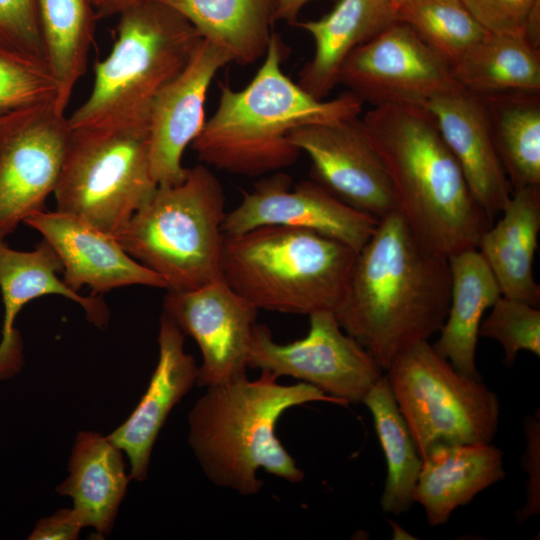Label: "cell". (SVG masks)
I'll return each mask as SVG.
<instances>
[{
  "mask_svg": "<svg viewBox=\"0 0 540 540\" xmlns=\"http://www.w3.org/2000/svg\"><path fill=\"white\" fill-rule=\"evenodd\" d=\"M450 289L448 257L422 241L394 211L379 219L357 253L334 315L385 372L403 352L440 331Z\"/></svg>",
  "mask_w": 540,
  "mask_h": 540,
  "instance_id": "1",
  "label": "cell"
},
{
  "mask_svg": "<svg viewBox=\"0 0 540 540\" xmlns=\"http://www.w3.org/2000/svg\"><path fill=\"white\" fill-rule=\"evenodd\" d=\"M360 118L388 172L396 211L411 230L446 257L477 249L492 221L474 199L430 113L381 105Z\"/></svg>",
  "mask_w": 540,
  "mask_h": 540,
  "instance_id": "2",
  "label": "cell"
},
{
  "mask_svg": "<svg viewBox=\"0 0 540 540\" xmlns=\"http://www.w3.org/2000/svg\"><path fill=\"white\" fill-rule=\"evenodd\" d=\"M286 48L272 33L263 63L246 87L220 86L212 116L191 143L206 165L243 176H260L296 163L301 152L290 143L296 128L360 115L363 102L347 91L317 99L282 70Z\"/></svg>",
  "mask_w": 540,
  "mask_h": 540,
  "instance_id": "3",
  "label": "cell"
},
{
  "mask_svg": "<svg viewBox=\"0 0 540 540\" xmlns=\"http://www.w3.org/2000/svg\"><path fill=\"white\" fill-rule=\"evenodd\" d=\"M278 376L261 371L206 387L188 415V442L204 474L216 486L242 496L257 494L263 482L260 468L291 483L304 472L275 434L288 409L310 402L344 404L313 385H282Z\"/></svg>",
  "mask_w": 540,
  "mask_h": 540,
  "instance_id": "4",
  "label": "cell"
},
{
  "mask_svg": "<svg viewBox=\"0 0 540 540\" xmlns=\"http://www.w3.org/2000/svg\"><path fill=\"white\" fill-rule=\"evenodd\" d=\"M358 252L323 234L260 226L224 234L222 278L258 311L334 312Z\"/></svg>",
  "mask_w": 540,
  "mask_h": 540,
  "instance_id": "5",
  "label": "cell"
},
{
  "mask_svg": "<svg viewBox=\"0 0 540 540\" xmlns=\"http://www.w3.org/2000/svg\"><path fill=\"white\" fill-rule=\"evenodd\" d=\"M118 15L117 38L95 64L90 95L68 117L72 129L148 126L155 97L202 39L183 16L153 0H136Z\"/></svg>",
  "mask_w": 540,
  "mask_h": 540,
  "instance_id": "6",
  "label": "cell"
},
{
  "mask_svg": "<svg viewBox=\"0 0 540 540\" xmlns=\"http://www.w3.org/2000/svg\"><path fill=\"white\" fill-rule=\"evenodd\" d=\"M223 187L203 164L177 184L158 185L114 234L135 260L159 274L167 290L187 291L222 278Z\"/></svg>",
  "mask_w": 540,
  "mask_h": 540,
  "instance_id": "7",
  "label": "cell"
},
{
  "mask_svg": "<svg viewBox=\"0 0 540 540\" xmlns=\"http://www.w3.org/2000/svg\"><path fill=\"white\" fill-rule=\"evenodd\" d=\"M157 187L148 126L71 128L53 192L57 211L114 235Z\"/></svg>",
  "mask_w": 540,
  "mask_h": 540,
  "instance_id": "8",
  "label": "cell"
},
{
  "mask_svg": "<svg viewBox=\"0 0 540 540\" xmlns=\"http://www.w3.org/2000/svg\"><path fill=\"white\" fill-rule=\"evenodd\" d=\"M385 373L421 459L438 443L492 442L500 419L497 394L429 341L403 352Z\"/></svg>",
  "mask_w": 540,
  "mask_h": 540,
  "instance_id": "9",
  "label": "cell"
},
{
  "mask_svg": "<svg viewBox=\"0 0 540 540\" xmlns=\"http://www.w3.org/2000/svg\"><path fill=\"white\" fill-rule=\"evenodd\" d=\"M70 134L68 117L52 101L0 114V241L45 210Z\"/></svg>",
  "mask_w": 540,
  "mask_h": 540,
  "instance_id": "10",
  "label": "cell"
},
{
  "mask_svg": "<svg viewBox=\"0 0 540 540\" xmlns=\"http://www.w3.org/2000/svg\"><path fill=\"white\" fill-rule=\"evenodd\" d=\"M307 335L280 344L264 324H255L248 367L289 376L315 386L344 406L362 403L383 371L371 355L339 325L334 312L309 315Z\"/></svg>",
  "mask_w": 540,
  "mask_h": 540,
  "instance_id": "11",
  "label": "cell"
},
{
  "mask_svg": "<svg viewBox=\"0 0 540 540\" xmlns=\"http://www.w3.org/2000/svg\"><path fill=\"white\" fill-rule=\"evenodd\" d=\"M338 84L372 107L425 108L433 98L461 88L451 65L399 21L349 55L340 69Z\"/></svg>",
  "mask_w": 540,
  "mask_h": 540,
  "instance_id": "12",
  "label": "cell"
},
{
  "mask_svg": "<svg viewBox=\"0 0 540 540\" xmlns=\"http://www.w3.org/2000/svg\"><path fill=\"white\" fill-rule=\"evenodd\" d=\"M289 141L309 157L312 179L345 203L378 219L396 211L388 172L359 115L298 127Z\"/></svg>",
  "mask_w": 540,
  "mask_h": 540,
  "instance_id": "13",
  "label": "cell"
},
{
  "mask_svg": "<svg viewBox=\"0 0 540 540\" xmlns=\"http://www.w3.org/2000/svg\"><path fill=\"white\" fill-rule=\"evenodd\" d=\"M163 312L199 346L202 363L196 385L208 387L247 376L258 310L223 278L202 287L168 290Z\"/></svg>",
  "mask_w": 540,
  "mask_h": 540,
  "instance_id": "14",
  "label": "cell"
},
{
  "mask_svg": "<svg viewBox=\"0 0 540 540\" xmlns=\"http://www.w3.org/2000/svg\"><path fill=\"white\" fill-rule=\"evenodd\" d=\"M379 219L345 203L314 180L291 189V178L276 173L256 183L227 212L224 234H239L260 226H286L336 239L356 252L375 232Z\"/></svg>",
  "mask_w": 540,
  "mask_h": 540,
  "instance_id": "15",
  "label": "cell"
},
{
  "mask_svg": "<svg viewBox=\"0 0 540 540\" xmlns=\"http://www.w3.org/2000/svg\"><path fill=\"white\" fill-rule=\"evenodd\" d=\"M229 63L227 53L202 38L183 70L155 97L148 122L149 161L158 185L185 178L183 153L206 121L204 106L211 82Z\"/></svg>",
  "mask_w": 540,
  "mask_h": 540,
  "instance_id": "16",
  "label": "cell"
},
{
  "mask_svg": "<svg viewBox=\"0 0 540 540\" xmlns=\"http://www.w3.org/2000/svg\"><path fill=\"white\" fill-rule=\"evenodd\" d=\"M24 223L53 248L63 265L64 283L75 291L82 286L92 295L132 285L167 289L166 281L131 257L114 235L76 216L42 210Z\"/></svg>",
  "mask_w": 540,
  "mask_h": 540,
  "instance_id": "17",
  "label": "cell"
},
{
  "mask_svg": "<svg viewBox=\"0 0 540 540\" xmlns=\"http://www.w3.org/2000/svg\"><path fill=\"white\" fill-rule=\"evenodd\" d=\"M425 109L457 160L474 199L493 222L513 191L482 98L461 87L433 98Z\"/></svg>",
  "mask_w": 540,
  "mask_h": 540,
  "instance_id": "18",
  "label": "cell"
},
{
  "mask_svg": "<svg viewBox=\"0 0 540 540\" xmlns=\"http://www.w3.org/2000/svg\"><path fill=\"white\" fill-rule=\"evenodd\" d=\"M185 335L163 312L159 322V358L148 388L138 405L108 438L130 462V478L147 479L158 434L174 406L197 383L198 366L184 349Z\"/></svg>",
  "mask_w": 540,
  "mask_h": 540,
  "instance_id": "19",
  "label": "cell"
},
{
  "mask_svg": "<svg viewBox=\"0 0 540 540\" xmlns=\"http://www.w3.org/2000/svg\"><path fill=\"white\" fill-rule=\"evenodd\" d=\"M63 265L44 239L32 251H18L0 241V291L4 305L0 341V379L17 374L23 364L20 336L15 320L21 309L45 295H60L80 305L87 319L98 328H105L109 310L101 295L82 296L68 287L57 273Z\"/></svg>",
  "mask_w": 540,
  "mask_h": 540,
  "instance_id": "20",
  "label": "cell"
},
{
  "mask_svg": "<svg viewBox=\"0 0 540 540\" xmlns=\"http://www.w3.org/2000/svg\"><path fill=\"white\" fill-rule=\"evenodd\" d=\"M505 478L503 451L491 443H438L422 458L413 499L435 527Z\"/></svg>",
  "mask_w": 540,
  "mask_h": 540,
  "instance_id": "21",
  "label": "cell"
},
{
  "mask_svg": "<svg viewBox=\"0 0 540 540\" xmlns=\"http://www.w3.org/2000/svg\"><path fill=\"white\" fill-rule=\"evenodd\" d=\"M395 21L390 0H338L325 16L296 22L315 44L313 57L299 71L297 83L315 98L324 99L338 84L349 55Z\"/></svg>",
  "mask_w": 540,
  "mask_h": 540,
  "instance_id": "22",
  "label": "cell"
},
{
  "mask_svg": "<svg viewBox=\"0 0 540 540\" xmlns=\"http://www.w3.org/2000/svg\"><path fill=\"white\" fill-rule=\"evenodd\" d=\"M501 218L482 234L480 252L505 297L539 307L533 262L540 231V186L514 190Z\"/></svg>",
  "mask_w": 540,
  "mask_h": 540,
  "instance_id": "23",
  "label": "cell"
},
{
  "mask_svg": "<svg viewBox=\"0 0 540 540\" xmlns=\"http://www.w3.org/2000/svg\"><path fill=\"white\" fill-rule=\"evenodd\" d=\"M69 474L57 486L61 496L73 500V509L84 527L109 534L131 480L125 471L122 450L108 436L80 431L68 462Z\"/></svg>",
  "mask_w": 540,
  "mask_h": 540,
  "instance_id": "24",
  "label": "cell"
},
{
  "mask_svg": "<svg viewBox=\"0 0 540 540\" xmlns=\"http://www.w3.org/2000/svg\"><path fill=\"white\" fill-rule=\"evenodd\" d=\"M450 302L434 349L459 371L480 377L475 362L483 315L502 296L501 289L477 249L450 257Z\"/></svg>",
  "mask_w": 540,
  "mask_h": 540,
  "instance_id": "25",
  "label": "cell"
},
{
  "mask_svg": "<svg viewBox=\"0 0 540 540\" xmlns=\"http://www.w3.org/2000/svg\"><path fill=\"white\" fill-rule=\"evenodd\" d=\"M173 9L201 37L240 65L264 57L276 20L278 0H153Z\"/></svg>",
  "mask_w": 540,
  "mask_h": 540,
  "instance_id": "26",
  "label": "cell"
},
{
  "mask_svg": "<svg viewBox=\"0 0 540 540\" xmlns=\"http://www.w3.org/2000/svg\"><path fill=\"white\" fill-rule=\"evenodd\" d=\"M452 70L458 84L477 95L540 93V49L524 37L487 32Z\"/></svg>",
  "mask_w": 540,
  "mask_h": 540,
  "instance_id": "27",
  "label": "cell"
},
{
  "mask_svg": "<svg viewBox=\"0 0 540 540\" xmlns=\"http://www.w3.org/2000/svg\"><path fill=\"white\" fill-rule=\"evenodd\" d=\"M512 191L540 186V93L479 95Z\"/></svg>",
  "mask_w": 540,
  "mask_h": 540,
  "instance_id": "28",
  "label": "cell"
},
{
  "mask_svg": "<svg viewBox=\"0 0 540 540\" xmlns=\"http://www.w3.org/2000/svg\"><path fill=\"white\" fill-rule=\"evenodd\" d=\"M49 67L57 83L55 108L65 113L85 74L97 14L90 0H38Z\"/></svg>",
  "mask_w": 540,
  "mask_h": 540,
  "instance_id": "29",
  "label": "cell"
},
{
  "mask_svg": "<svg viewBox=\"0 0 540 540\" xmlns=\"http://www.w3.org/2000/svg\"><path fill=\"white\" fill-rule=\"evenodd\" d=\"M362 403L372 415L387 464L381 508L385 513L400 515L414 503L422 459L385 375L371 387Z\"/></svg>",
  "mask_w": 540,
  "mask_h": 540,
  "instance_id": "30",
  "label": "cell"
},
{
  "mask_svg": "<svg viewBox=\"0 0 540 540\" xmlns=\"http://www.w3.org/2000/svg\"><path fill=\"white\" fill-rule=\"evenodd\" d=\"M396 20L409 26L451 67L487 31L461 0H390Z\"/></svg>",
  "mask_w": 540,
  "mask_h": 540,
  "instance_id": "31",
  "label": "cell"
},
{
  "mask_svg": "<svg viewBox=\"0 0 540 540\" xmlns=\"http://www.w3.org/2000/svg\"><path fill=\"white\" fill-rule=\"evenodd\" d=\"M479 337L496 340L503 362L511 367L521 351L540 355V310L525 301L501 296L482 319Z\"/></svg>",
  "mask_w": 540,
  "mask_h": 540,
  "instance_id": "32",
  "label": "cell"
},
{
  "mask_svg": "<svg viewBox=\"0 0 540 540\" xmlns=\"http://www.w3.org/2000/svg\"><path fill=\"white\" fill-rule=\"evenodd\" d=\"M56 94L48 65L0 45V113L54 102Z\"/></svg>",
  "mask_w": 540,
  "mask_h": 540,
  "instance_id": "33",
  "label": "cell"
},
{
  "mask_svg": "<svg viewBox=\"0 0 540 540\" xmlns=\"http://www.w3.org/2000/svg\"><path fill=\"white\" fill-rule=\"evenodd\" d=\"M0 45L49 66L38 0H0Z\"/></svg>",
  "mask_w": 540,
  "mask_h": 540,
  "instance_id": "34",
  "label": "cell"
},
{
  "mask_svg": "<svg viewBox=\"0 0 540 540\" xmlns=\"http://www.w3.org/2000/svg\"><path fill=\"white\" fill-rule=\"evenodd\" d=\"M539 0H461L475 20L489 33L524 37V26Z\"/></svg>",
  "mask_w": 540,
  "mask_h": 540,
  "instance_id": "35",
  "label": "cell"
},
{
  "mask_svg": "<svg viewBox=\"0 0 540 540\" xmlns=\"http://www.w3.org/2000/svg\"><path fill=\"white\" fill-rule=\"evenodd\" d=\"M525 452L522 464L527 474L526 501L517 511V520L523 522L540 512V417L539 409L524 421Z\"/></svg>",
  "mask_w": 540,
  "mask_h": 540,
  "instance_id": "36",
  "label": "cell"
},
{
  "mask_svg": "<svg viewBox=\"0 0 540 540\" xmlns=\"http://www.w3.org/2000/svg\"><path fill=\"white\" fill-rule=\"evenodd\" d=\"M84 524L73 508L57 510L53 515L39 520L29 540H75Z\"/></svg>",
  "mask_w": 540,
  "mask_h": 540,
  "instance_id": "37",
  "label": "cell"
},
{
  "mask_svg": "<svg viewBox=\"0 0 540 540\" xmlns=\"http://www.w3.org/2000/svg\"><path fill=\"white\" fill-rule=\"evenodd\" d=\"M524 38L540 49V0L533 5L526 19Z\"/></svg>",
  "mask_w": 540,
  "mask_h": 540,
  "instance_id": "38",
  "label": "cell"
},
{
  "mask_svg": "<svg viewBox=\"0 0 540 540\" xmlns=\"http://www.w3.org/2000/svg\"><path fill=\"white\" fill-rule=\"evenodd\" d=\"M313 0H278L276 20H283L295 24L300 10Z\"/></svg>",
  "mask_w": 540,
  "mask_h": 540,
  "instance_id": "39",
  "label": "cell"
},
{
  "mask_svg": "<svg viewBox=\"0 0 540 540\" xmlns=\"http://www.w3.org/2000/svg\"><path fill=\"white\" fill-rule=\"evenodd\" d=\"M136 0H90L98 19L118 15Z\"/></svg>",
  "mask_w": 540,
  "mask_h": 540,
  "instance_id": "40",
  "label": "cell"
},
{
  "mask_svg": "<svg viewBox=\"0 0 540 540\" xmlns=\"http://www.w3.org/2000/svg\"><path fill=\"white\" fill-rule=\"evenodd\" d=\"M1 114V113H0Z\"/></svg>",
  "mask_w": 540,
  "mask_h": 540,
  "instance_id": "41",
  "label": "cell"
}]
</instances>
